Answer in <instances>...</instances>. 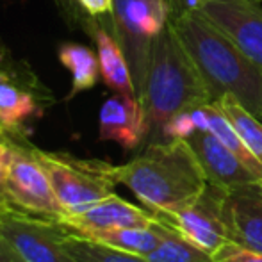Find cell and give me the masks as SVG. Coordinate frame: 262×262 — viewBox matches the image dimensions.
Returning <instances> with one entry per match:
<instances>
[{
	"mask_svg": "<svg viewBox=\"0 0 262 262\" xmlns=\"http://www.w3.org/2000/svg\"><path fill=\"white\" fill-rule=\"evenodd\" d=\"M212 102L232 97L257 118L262 113V68L198 11L169 18Z\"/></svg>",
	"mask_w": 262,
	"mask_h": 262,
	"instance_id": "1",
	"label": "cell"
},
{
	"mask_svg": "<svg viewBox=\"0 0 262 262\" xmlns=\"http://www.w3.org/2000/svg\"><path fill=\"white\" fill-rule=\"evenodd\" d=\"M116 184L136 194L143 207L175 212L191 205L207 187V177L186 139L150 143L139 156L114 166Z\"/></svg>",
	"mask_w": 262,
	"mask_h": 262,
	"instance_id": "2",
	"label": "cell"
},
{
	"mask_svg": "<svg viewBox=\"0 0 262 262\" xmlns=\"http://www.w3.org/2000/svg\"><path fill=\"white\" fill-rule=\"evenodd\" d=\"M138 98L148 118L150 143L161 141L162 128L175 114L212 102L171 24L154 39L145 86Z\"/></svg>",
	"mask_w": 262,
	"mask_h": 262,
	"instance_id": "3",
	"label": "cell"
},
{
	"mask_svg": "<svg viewBox=\"0 0 262 262\" xmlns=\"http://www.w3.org/2000/svg\"><path fill=\"white\" fill-rule=\"evenodd\" d=\"M38 157L52 184L64 216L77 214L114 194V164L100 159H80L66 152L38 148ZM62 216V217H64Z\"/></svg>",
	"mask_w": 262,
	"mask_h": 262,
	"instance_id": "4",
	"label": "cell"
},
{
	"mask_svg": "<svg viewBox=\"0 0 262 262\" xmlns=\"http://www.w3.org/2000/svg\"><path fill=\"white\" fill-rule=\"evenodd\" d=\"M169 18V0H113L109 27L128 61L138 97L145 86L152 43Z\"/></svg>",
	"mask_w": 262,
	"mask_h": 262,
	"instance_id": "5",
	"label": "cell"
},
{
	"mask_svg": "<svg viewBox=\"0 0 262 262\" xmlns=\"http://www.w3.org/2000/svg\"><path fill=\"white\" fill-rule=\"evenodd\" d=\"M7 173L6 198L13 207L61 221L64 210L59 205L52 184L38 157V146L25 132H7Z\"/></svg>",
	"mask_w": 262,
	"mask_h": 262,
	"instance_id": "6",
	"label": "cell"
},
{
	"mask_svg": "<svg viewBox=\"0 0 262 262\" xmlns=\"http://www.w3.org/2000/svg\"><path fill=\"white\" fill-rule=\"evenodd\" d=\"M68 227L0 204V239L20 262H77L64 245Z\"/></svg>",
	"mask_w": 262,
	"mask_h": 262,
	"instance_id": "7",
	"label": "cell"
},
{
	"mask_svg": "<svg viewBox=\"0 0 262 262\" xmlns=\"http://www.w3.org/2000/svg\"><path fill=\"white\" fill-rule=\"evenodd\" d=\"M54 93L25 61L9 54L0 62V127L25 132L29 121L38 120L54 104Z\"/></svg>",
	"mask_w": 262,
	"mask_h": 262,
	"instance_id": "8",
	"label": "cell"
},
{
	"mask_svg": "<svg viewBox=\"0 0 262 262\" xmlns=\"http://www.w3.org/2000/svg\"><path fill=\"white\" fill-rule=\"evenodd\" d=\"M221 193L223 189L207 184L198 200L175 212H157V220L179 232L184 239L212 255L228 241L221 220Z\"/></svg>",
	"mask_w": 262,
	"mask_h": 262,
	"instance_id": "9",
	"label": "cell"
},
{
	"mask_svg": "<svg viewBox=\"0 0 262 262\" xmlns=\"http://www.w3.org/2000/svg\"><path fill=\"white\" fill-rule=\"evenodd\" d=\"M198 13L262 68V6L257 0H204Z\"/></svg>",
	"mask_w": 262,
	"mask_h": 262,
	"instance_id": "10",
	"label": "cell"
},
{
	"mask_svg": "<svg viewBox=\"0 0 262 262\" xmlns=\"http://www.w3.org/2000/svg\"><path fill=\"white\" fill-rule=\"evenodd\" d=\"M221 220L230 241L262 253V180L223 189Z\"/></svg>",
	"mask_w": 262,
	"mask_h": 262,
	"instance_id": "11",
	"label": "cell"
},
{
	"mask_svg": "<svg viewBox=\"0 0 262 262\" xmlns=\"http://www.w3.org/2000/svg\"><path fill=\"white\" fill-rule=\"evenodd\" d=\"M150 136V123L145 107L136 95L114 93L102 104L98 114V138L114 141L130 152Z\"/></svg>",
	"mask_w": 262,
	"mask_h": 262,
	"instance_id": "12",
	"label": "cell"
},
{
	"mask_svg": "<svg viewBox=\"0 0 262 262\" xmlns=\"http://www.w3.org/2000/svg\"><path fill=\"white\" fill-rule=\"evenodd\" d=\"M157 221V216L146 207H138L118 194H111L91 207L77 214H68L61 220L64 227L77 234H86L107 228L136 227L148 228Z\"/></svg>",
	"mask_w": 262,
	"mask_h": 262,
	"instance_id": "13",
	"label": "cell"
},
{
	"mask_svg": "<svg viewBox=\"0 0 262 262\" xmlns=\"http://www.w3.org/2000/svg\"><path fill=\"white\" fill-rule=\"evenodd\" d=\"M186 141L189 143L194 156L200 161L210 186L230 189V187L260 180L212 132L198 130Z\"/></svg>",
	"mask_w": 262,
	"mask_h": 262,
	"instance_id": "14",
	"label": "cell"
},
{
	"mask_svg": "<svg viewBox=\"0 0 262 262\" xmlns=\"http://www.w3.org/2000/svg\"><path fill=\"white\" fill-rule=\"evenodd\" d=\"M80 25L97 45V55L100 62V75L105 86L114 93L136 95V86L132 80V72L121 45L109 27V16L93 18L82 14ZM138 97V95H136Z\"/></svg>",
	"mask_w": 262,
	"mask_h": 262,
	"instance_id": "15",
	"label": "cell"
},
{
	"mask_svg": "<svg viewBox=\"0 0 262 262\" xmlns=\"http://www.w3.org/2000/svg\"><path fill=\"white\" fill-rule=\"evenodd\" d=\"M57 57L66 70L72 72V90L66 100L95 88L100 79V62L98 55L80 43H62L57 50Z\"/></svg>",
	"mask_w": 262,
	"mask_h": 262,
	"instance_id": "16",
	"label": "cell"
},
{
	"mask_svg": "<svg viewBox=\"0 0 262 262\" xmlns=\"http://www.w3.org/2000/svg\"><path fill=\"white\" fill-rule=\"evenodd\" d=\"M80 235L91 239V241L100 243V245L123 250V252L128 253H136V255H141V257H148L157 248L159 241H161L156 223L148 228L121 227V228L86 232V234H80Z\"/></svg>",
	"mask_w": 262,
	"mask_h": 262,
	"instance_id": "17",
	"label": "cell"
},
{
	"mask_svg": "<svg viewBox=\"0 0 262 262\" xmlns=\"http://www.w3.org/2000/svg\"><path fill=\"white\" fill-rule=\"evenodd\" d=\"M205 109H207V116H209V132H212L257 179L262 180V161L246 146V143L241 139L237 130L232 127V123L223 114V111L214 104V102L205 105Z\"/></svg>",
	"mask_w": 262,
	"mask_h": 262,
	"instance_id": "18",
	"label": "cell"
},
{
	"mask_svg": "<svg viewBox=\"0 0 262 262\" xmlns=\"http://www.w3.org/2000/svg\"><path fill=\"white\" fill-rule=\"evenodd\" d=\"M156 228L161 241L157 248L146 257L150 262H212L210 253L184 239L179 232L169 228L168 225L157 220Z\"/></svg>",
	"mask_w": 262,
	"mask_h": 262,
	"instance_id": "19",
	"label": "cell"
},
{
	"mask_svg": "<svg viewBox=\"0 0 262 262\" xmlns=\"http://www.w3.org/2000/svg\"><path fill=\"white\" fill-rule=\"evenodd\" d=\"M64 245L68 248L70 255L77 262H150L146 257L91 241V239L84 237V235L72 232L70 228L66 232Z\"/></svg>",
	"mask_w": 262,
	"mask_h": 262,
	"instance_id": "20",
	"label": "cell"
},
{
	"mask_svg": "<svg viewBox=\"0 0 262 262\" xmlns=\"http://www.w3.org/2000/svg\"><path fill=\"white\" fill-rule=\"evenodd\" d=\"M223 114L228 118L232 127L237 130L241 139L246 143L250 150L262 161V121L255 114H252L248 109H245L239 102H235L232 97H221L214 102Z\"/></svg>",
	"mask_w": 262,
	"mask_h": 262,
	"instance_id": "21",
	"label": "cell"
},
{
	"mask_svg": "<svg viewBox=\"0 0 262 262\" xmlns=\"http://www.w3.org/2000/svg\"><path fill=\"white\" fill-rule=\"evenodd\" d=\"M194 132H198V128H196V123H194L193 111L186 109V111H182V113L175 114V116L164 125L161 141H168V139H189Z\"/></svg>",
	"mask_w": 262,
	"mask_h": 262,
	"instance_id": "22",
	"label": "cell"
},
{
	"mask_svg": "<svg viewBox=\"0 0 262 262\" xmlns=\"http://www.w3.org/2000/svg\"><path fill=\"white\" fill-rule=\"evenodd\" d=\"M212 262H262V253L245 248L228 239L212 253Z\"/></svg>",
	"mask_w": 262,
	"mask_h": 262,
	"instance_id": "23",
	"label": "cell"
},
{
	"mask_svg": "<svg viewBox=\"0 0 262 262\" xmlns=\"http://www.w3.org/2000/svg\"><path fill=\"white\" fill-rule=\"evenodd\" d=\"M79 4L80 11L86 16L93 18H102L109 16L113 11V0H75Z\"/></svg>",
	"mask_w": 262,
	"mask_h": 262,
	"instance_id": "24",
	"label": "cell"
},
{
	"mask_svg": "<svg viewBox=\"0 0 262 262\" xmlns=\"http://www.w3.org/2000/svg\"><path fill=\"white\" fill-rule=\"evenodd\" d=\"M7 134L0 127V204H7L6 198V173H7Z\"/></svg>",
	"mask_w": 262,
	"mask_h": 262,
	"instance_id": "25",
	"label": "cell"
},
{
	"mask_svg": "<svg viewBox=\"0 0 262 262\" xmlns=\"http://www.w3.org/2000/svg\"><path fill=\"white\" fill-rule=\"evenodd\" d=\"M204 0H169V6H171V18L179 16L184 13H191V11H196L202 6Z\"/></svg>",
	"mask_w": 262,
	"mask_h": 262,
	"instance_id": "26",
	"label": "cell"
},
{
	"mask_svg": "<svg viewBox=\"0 0 262 262\" xmlns=\"http://www.w3.org/2000/svg\"><path fill=\"white\" fill-rule=\"evenodd\" d=\"M57 6L59 7L66 6L70 20H80V16H82V11H80L79 4H77L75 0H57Z\"/></svg>",
	"mask_w": 262,
	"mask_h": 262,
	"instance_id": "27",
	"label": "cell"
},
{
	"mask_svg": "<svg viewBox=\"0 0 262 262\" xmlns=\"http://www.w3.org/2000/svg\"><path fill=\"white\" fill-rule=\"evenodd\" d=\"M0 262H20L16 257L13 255V252L4 245L2 239H0Z\"/></svg>",
	"mask_w": 262,
	"mask_h": 262,
	"instance_id": "28",
	"label": "cell"
},
{
	"mask_svg": "<svg viewBox=\"0 0 262 262\" xmlns=\"http://www.w3.org/2000/svg\"><path fill=\"white\" fill-rule=\"evenodd\" d=\"M6 55H7V52L4 50V47H0V62L4 61V57H6Z\"/></svg>",
	"mask_w": 262,
	"mask_h": 262,
	"instance_id": "29",
	"label": "cell"
},
{
	"mask_svg": "<svg viewBox=\"0 0 262 262\" xmlns=\"http://www.w3.org/2000/svg\"><path fill=\"white\" fill-rule=\"evenodd\" d=\"M259 118H260V121H262V113H260V116H259Z\"/></svg>",
	"mask_w": 262,
	"mask_h": 262,
	"instance_id": "30",
	"label": "cell"
},
{
	"mask_svg": "<svg viewBox=\"0 0 262 262\" xmlns=\"http://www.w3.org/2000/svg\"><path fill=\"white\" fill-rule=\"evenodd\" d=\"M257 2H260V4H262V0H257Z\"/></svg>",
	"mask_w": 262,
	"mask_h": 262,
	"instance_id": "31",
	"label": "cell"
}]
</instances>
